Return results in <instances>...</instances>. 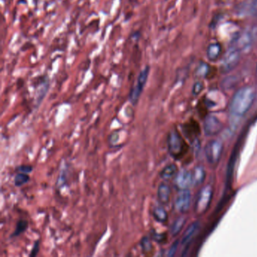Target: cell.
<instances>
[{
  "mask_svg": "<svg viewBox=\"0 0 257 257\" xmlns=\"http://www.w3.org/2000/svg\"><path fill=\"white\" fill-rule=\"evenodd\" d=\"M255 97V89L251 86H245L238 89L230 102V114L236 118L244 117L252 107Z\"/></svg>",
  "mask_w": 257,
  "mask_h": 257,
  "instance_id": "obj_1",
  "label": "cell"
},
{
  "mask_svg": "<svg viewBox=\"0 0 257 257\" xmlns=\"http://www.w3.org/2000/svg\"><path fill=\"white\" fill-rule=\"evenodd\" d=\"M167 144L170 156L176 159L182 157L185 152L186 145L178 131L176 130L170 131L167 135Z\"/></svg>",
  "mask_w": 257,
  "mask_h": 257,
  "instance_id": "obj_2",
  "label": "cell"
},
{
  "mask_svg": "<svg viewBox=\"0 0 257 257\" xmlns=\"http://www.w3.org/2000/svg\"><path fill=\"white\" fill-rule=\"evenodd\" d=\"M241 51L232 45L227 50L220 64V71L223 73H229L235 69L241 58Z\"/></svg>",
  "mask_w": 257,
  "mask_h": 257,
  "instance_id": "obj_3",
  "label": "cell"
},
{
  "mask_svg": "<svg viewBox=\"0 0 257 257\" xmlns=\"http://www.w3.org/2000/svg\"><path fill=\"white\" fill-rule=\"evenodd\" d=\"M213 193V188L210 185L206 186L201 189L195 201V212L196 214L203 215L206 213L211 203Z\"/></svg>",
  "mask_w": 257,
  "mask_h": 257,
  "instance_id": "obj_4",
  "label": "cell"
},
{
  "mask_svg": "<svg viewBox=\"0 0 257 257\" xmlns=\"http://www.w3.org/2000/svg\"><path fill=\"white\" fill-rule=\"evenodd\" d=\"M149 70H150V68H149V66H147L140 72L136 84H135V86H133L131 92H130L129 97H129V101L131 102L133 106H136L139 101L140 97L146 82H147Z\"/></svg>",
  "mask_w": 257,
  "mask_h": 257,
  "instance_id": "obj_5",
  "label": "cell"
},
{
  "mask_svg": "<svg viewBox=\"0 0 257 257\" xmlns=\"http://www.w3.org/2000/svg\"><path fill=\"white\" fill-rule=\"evenodd\" d=\"M223 142L219 140L210 141L205 147V152L207 160L211 164H217L223 154Z\"/></svg>",
  "mask_w": 257,
  "mask_h": 257,
  "instance_id": "obj_6",
  "label": "cell"
},
{
  "mask_svg": "<svg viewBox=\"0 0 257 257\" xmlns=\"http://www.w3.org/2000/svg\"><path fill=\"white\" fill-rule=\"evenodd\" d=\"M254 43V35L251 30H244L238 33L233 41V46L241 53L249 51Z\"/></svg>",
  "mask_w": 257,
  "mask_h": 257,
  "instance_id": "obj_7",
  "label": "cell"
},
{
  "mask_svg": "<svg viewBox=\"0 0 257 257\" xmlns=\"http://www.w3.org/2000/svg\"><path fill=\"white\" fill-rule=\"evenodd\" d=\"M204 132L208 137L217 135L223 130V125L220 120L213 116H208L204 121Z\"/></svg>",
  "mask_w": 257,
  "mask_h": 257,
  "instance_id": "obj_8",
  "label": "cell"
},
{
  "mask_svg": "<svg viewBox=\"0 0 257 257\" xmlns=\"http://www.w3.org/2000/svg\"><path fill=\"white\" fill-rule=\"evenodd\" d=\"M191 192L188 189L180 191L174 201L175 210L181 213L188 211L191 204Z\"/></svg>",
  "mask_w": 257,
  "mask_h": 257,
  "instance_id": "obj_9",
  "label": "cell"
},
{
  "mask_svg": "<svg viewBox=\"0 0 257 257\" xmlns=\"http://www.w3.org/2000/svg\"><path fill=\"white\" fill-rule=\"evenodd\" d=\"M192 184V174L188 170H181L174 177V186L180 191L188 189Z\"/></svg>",
  "mask_w": 257,
  "mask_h": 257,
  "instance_id": "obj_10",
  "label": "cell"
},
{
  "mask_svg": "<svg viewBox=\"0 0 257 257\" xmlns=\"http://www.w3.org/2000/svg\"><path fill=\"white\" fill-rule=\"evenodd\" d=\"M170 195H171V189L169 185L165 183H162L158 187L157 197L159 202L162 205H167L170 202Z\"/></svg>",
  "mask_w": 257,
  "mask_h": 257,
  "instance_id": "obj_11",
  "label": "cell"
},
{
  "mask_svg": "<svg viewBox=\"0 0 257 257\" xmlns=\"http://www.w3.org/2000/svg\"><path fill=\"white\" fill-rule=\"evenodd\" d=\"M199 226L198 222H194L187 228V230L184 233V236H183L182 241H181L182 245H187L191 242L196 233H198Z\"/></svg>",
  "mask_w": 257,
  "mask_h": 257,
  "instance_id": "obj_12",
  "label": "cell"
},
{
  "mask_svg": "<svg viewBox=\"0 0 257 257\" xmlns=\"http://www.w3.org/2000/svg\"><path fill=\"white\" fill-rule=\"evenodd\" d=\"M177 171H178V169L175 164H167L163 170H161L159 176L163 180H168L175 177Z\"/></svg>",
  "mask_w": 257,
  "mask_h": 257,
  "instance_id": "obj_13",
  "label": "cell"
},
{
  "mask_svg": "<svg viewBox=\"0 0 257 257\" xmlns=\"http://www.w3.org/2000/svg\"><path fill=\"white\" fill-rule=\"evenodd\" d=\"M221 54V46L219 43H211L208 47L207 55L209 61H216Z\"/></svg>",
  "mask_w": 257,
  "mask_h": 257,
  "instance_id": "obj_14",
  "label": "cell"
},
{
  "mask_svg": "<svg viewBox=\"0 0 257 257\" xmlns=\"http://www.w3.org/2000/svg\"><path fill=\"white\" fill-rule=\"evenodd\" d=\"M152 216L158 223H164L168 220V215L163 207L156 206L152 210Z\"/></svg>",
  "mask_w": 257,
  "mask_h": 257,
  "instance_id": "obj_15",
  "label": "cell"
},
{
  "mask_svg": "<svg viewBox=\"0 0 257 257\" xmlns=\"http://www.w3.org/2000/svg\"><path fill=\"white\" fill-rule=\"evenodd\" d=\"M192 174L193 185L199 186L203 184L205 179V170L202 166H197L194 169Z\"/></svg>",
  "mask_w": 257,
  "mask_h": 257,
  "instance_id": "obj_16",
  "label": "cell"
},
{
  "mask_svg": "<svg viewBox=\"0 0 257 257\" xmlns=\"http://www.w3.org/2000/svg\"><path fill=\"white\" fill-rule=\"evenodd\" d=\"M185 223L186 218L184 216H179L178 218H177L174 220L173 224L171 225V227H170V234H171V235L175 237L177 234H179V233L183 230Z\"/></svg>",
  "mask_w": 257,
  "mask_h": 257,
  "instance_id": "obj_17",
  "label": "cell"
},
{
  "mask_svg": "<svg viewBox=\"0 0 257 257\" xmlns=\"http://www.w3.org/2000/svg\"><path fill=\"white\" fill-rule=\"evenodd\" d=\"M152 240L148 236H143L140 241V247L141 251L142 254H150L153 251V245L152 243Z\"/></svg>",
  "mask_w": 257,
  "mask_h": 257,
  "instance_id": "obj_18",
  "label": "cell"
},
{
  "mask_svg": "<svg viewBox=\"0 0 257 257\" xmlns=\"http://www.w3.org/2000/svg\"><path fill=\"white\" fill-rule=\"evenodd\" d=\"M28 222L25 220H19L17 222L16 227H15V231L12 233L11 237H16L20 236L21 234H23V233L26 231L28 229Z\"/></svg>",
  "mask_w": 257,
  "mask_h": 257,
  "instance_id": "obj_19",
  "label": "cell"
},
{
  "mask_svg": "<svg viewBox=\"0 0 257 257\" xmlns=\"http://www.w3.org/2000/svg\"><path fill=\"white\" fill-rule=\"evenodd\" d=\"M30 180V176L28 175L27 174L19 172L15 175V179H14V184L17 187H23L25 184H27Z\"/></svg>",
  "mask_w": 257,
  "mask_h": 257,
  "instance_id": "obj_20",
  "label": "cell"
},
{
  "mask_svg": "<svg viewBox=\"0 0 257 257\" xmlns=\"http://www.w3.org/2000/svg\"><path fill=\"white\" fill-rule=\"evenodd\" d=\"M150 235L151 239L159 243V244H163V243L165 242L166 240H167V234H164V233H157L154 230H152L150 232Z\"/></svg>",
  "mask_w": 257,
  "mask_h": 257,
  "instance_id": "obj_21",
  "label": "cell"
},
{
  "mask_svg": "<svg viewBox=\"0 0 257 257\" xmlns=\"http://www.w3.org/2000/svg\"><path fill=\"white\" fill-rule=\"evenodd\" d=\"M247 7H248L247 10H248L250 15L257 18V0H251Z\"/></svg>",
  "mask_w": 257,
  "mask_h": 257,
  "instance_id": "obj_22",
  "label": "cell"
},
{
  "mask_svg": "<svg viewBox=\"0 0 257 257\" xmlns=\"http://www.w3.org/2000/svg\"><path fill=\"white\" fill-rule=\"evenodd\" d=\"M179 241H176L173 243L172 245L170 246L169 248L168 252H167V257H172L175 255L176 252H177V248H178Z\"/></svg>",
  "mask_w": 257,
  "mask_h": 257,
  "instance_id": "obj_23",
  "label": "cell"
},
{
  "mask_svg": "<svg viewBox=\"0 0 257 257\" xmlns=\"http://www.w3.org/2000/svg\"><path fill=\"white\" fill-rule=\"evenodd\" d=\"M40 240L35 241L34 244H33V248H32L31 252L30 254V257H36L39 254L40 251Z\"/></svg>",
  "mask_w": 257,
  "mask_h": 257,
  "instance_id": "obj_24",
  "label": "cell"
},
{
  "mask_svg": "<svg viewBox=\"0 0 257 257\" xmlns=\"http://www.w3.org/2000/svg\"><path fill=\"white\" fill-rule=\"evenodd\" d=\"M17 170L21 173H24V174H30L33 171V167L30 165H21L17 167Z\"/></svg>",
  "mask_w": 257,
  "mask_h": 257,
  "instance_id": "obj_25",
  "label": "cell"
},
{
  "mask_svg": "<svg viewBox=\"0 0 257 257\" xmlns=\"http://www.w3.org/2000/svg\"><path fill=\"white\" fill-rule=\"evenodd\" d=\"M66 171L64 170H61V174H60V177H58V182H57V187L61 188L64 186V184L66 183Z\"/></svg>",
  "mask_w": 257,
  "mask_h": 257,
  "instance_id": "obj_26",
  "label": "cell"
},
{
  "mask_svg": "<svg viewBox=\"0 0 257 257\" xmlns=\"http://www.w3.org/2000/svg\"><path fill=\"white\" fill-rule=\"evenodd\" d=\"M202 89H203V85L202 82H198L194 85L193 89H192V93L194 95H198L201 93Z\"/></svg>",
  "mask_w": 257,
  "mask_h": 257,
  "instance_id": "obj_27",
  "label": "cell"
},
{
  "mask_svg": "<svg viewBox=\"0 0 257 257\" xmlns=\"http://www.w3.org/2000/svg\"><path fill=\"white\" fill-rule=\"evenodd\" d=\"M208 67L206 64H202L198 68V75L200 76H205L208 73Z\"/></svg>",
  "mask_w": 257,
  "mask_h": 257,
  "instance_id": "obj_28",
  "label": "cell"
},
{
  "mask_svg": "<svg viewBox=\"0 0 257 257\" xmlns=\"http://www.w3.org/2000/svg\"></svg>",
  "mask_w": 257,
  "mask_h": 257,
  "instance_id": "obj_29",
  "label": "cell"
}]
</instances>
